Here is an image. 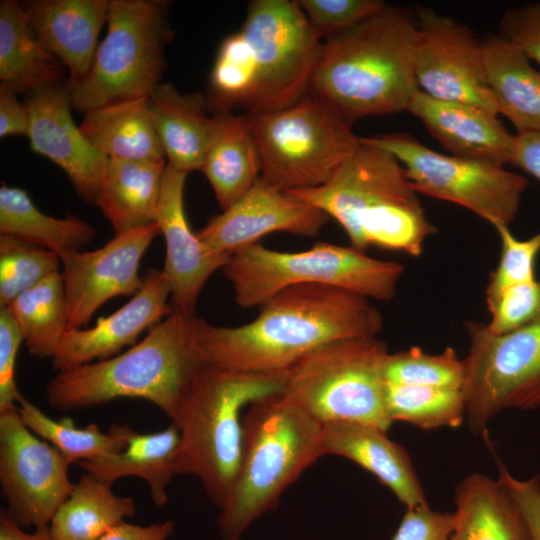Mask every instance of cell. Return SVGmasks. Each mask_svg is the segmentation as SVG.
Returning a JSON list of instances; mask_svg holds the SVG:
<instances>
[{
	"instance_id": "1",
	"label": "cell",
	"mask_w": 540,
	"mask_h": 540,
	"mask_svg": "<svg viewBox=\"0 0 540 540\" xmlns=\"http://www.w3.org/2000/svg\"><path fill=\"white\" fill-rule=\"evenodd\" d=\"M259 307L254 320L237 327L192 316L191 334L202 358L235 372L278 373L322 345L378 337L383 329L370 299L330 285H293Z\"/></svg>"
},
{
	"instance_id": "2",
	"label": "cell",
	"mask_w": 540,
	"mask_h": 540,
	"mask_svg": "<svg viewBox=\"0 0 540 540\" xmlns=\"http://www.w3.org/2000/svg\"><path fill=\"white\" fill-rule=\"evenodd\" d=\"M414 10L387 5L326 40L309 93L351 125L371 116L407 111L419 91Z\"/></svg>"
},
{
	"instance_id": "3",
	"label": "cell",
	"mask_w": 540,
	"mask_h": 540,
	"mask_svg": "<svg viewBox=\"0 0 540 540\" xmlns=\"http://www.w3.org/2000/svg\"><path fill=\"white\" fill-rule=\"evenodd\" d=\"M287 193L335 219L363 252L379 247L417 257L437 232L401 162L361 141L327 183Z\"/></svg>"
},
{
	"instance_id": "4",
	"label": "cell",
	"mask_w": 540,
	"mask_h": 540,
	"mask_svg": "<svg viewBox=\"0 0 540 540\" xmlns=\"http://www.w3.org/2000/svg\"><path fill=\"white\" fill-rule=\"evenodd\" d=\"M191 317L172 310L129 350L59 371L46 387L49 404L70 411L118 398H139L173 420L207 364L194 343Z\"/></svg>"
},
{
	"instance_id": "5",
	"label": "cell",
	"mask_w": 540,
	"mask_h": 540,
	"mask_svg": "<svg viewBox=\"0 0 540 540\" xmlns=\"http://www.w3.org/2000/svg\"><path fill=\"white\" fill-rule=\"evenodd\" d=\"M242 425L239 465L217 520L222 540H241L250 524L276 509L284 491L323 456L322 424L282 392L252 402Z\"/></svg>"
},
{
	"instance_id": "6",
	"label": "cell",
	"mask_w": 540,
	"mask_h": 540,
	"mask_svg": "<svg viewBox=\"0 0 540 540\" xmlns=\"http://www.w3.org/2000/svg\"><path fill=\"white\" fill-rule=\"evenodd\" d=\"M284 379L285 371L241 373L207 363L185 394L172 420L180 435L176 474L196 476L219 509L241 457L243 409L282 392Z\"/></svg>"
},
{
	"instance_id": "7",
	"label": "cell",
	"mask_w": 540,
	"mask_h": 540,
	"mask_svg": "<svg viewBox=\"0 0 540 540\" xmlns=\"http://www.w3.org/2000/svg\"><path fill=\"white\" fill-rule=\"evenodd\" d=\"M222 272L231 284L235 302L250 308L299 284L330 285L370 300L390 301L404 266L370 257L351 246L326 242L300 252L277 251L256 243L235 252Z\"/></svg>"
},
{
	"instance_id": "8",
	"label": "cell",
	"mask_w": 540,
	"mask_h": 540,
	"mask_svg": "<svg viewBox=\"0 0 540 540\" xmlns=\"http://www.w3.org/2000/svg\"><path fill=\"white\" fill-rule=\"evenodd\" d=\"M388 354L378 337L327 343L285 371L282 393L322 425L359 423L388 431Z\"/></svg>"
},
{
	"instance_id": "9",
	"label": "cell",
	"mask_w": 540,
	"mask_h": 540,
	"mask_svg": "<svg viewBox=\"0 0 540 540\" xmlns=\"http://www.w3.org/2000/svg\"><path fill=\"white\" fill-rule=\"evenodd\" d=\"M246 115L260 176L285 192L327 183L360 147L351 125L311 93L285 108Z\"/></svg>"
},
{
	"instance_id": "10",
	"label": "cell",
	"mask_w": 540,
	"mask_h": 540,
	"mask_svg": "<svg viewBox=\"0 0 540 540\" xmlns=\"http://www.w3.org/2000/svg\"><path fill=\"white\" fill-rule=\"evenodd\" d=\"M167 9L165 1L110 0L108 30L90 71L77 83L67 82L74 108L86 112L152 94L173 37Z\"/></svg>"
},
{
	"instance_id": "11",
	"label": "cell",
	"mask_w": 540,
	"mask_h": 540,
	"mask_svg": "<svg viewBox=\"0 0 540 540\" xmlns=\"http://www.w3.org/2000/svg\"><path fill=\"white\" fill-rule=\"evenodd\" d=\"M360 141L392 153L418 194L464 207L495 229L519 212L528 181L505 166L439 153L403 133Z\"/></svg>"
},
{
	"instance_id": "12",
	"label": "cell",
	"mask_w": 540,
	"mask_h": 540,
	"mask_svg": "<svg viewBox=\"0 0 540 540\" xmlns=\"http://www.w3.org/2000/svg\"><path fill=\"white\" fill-rule=\"evenodd\" d=\"M466 329V420L473 433L485 436L501 411L540 407V318L506 334H493L476 321Z\"/></svg>"
},
{
	"instance_id": "13",
	"label": "cell",
	"mask_w": 540,
	"mask_h": 540,
	"mask_svg": "<svg viewBox=\"0 0 540 540\" xmlns=\"http://www.w3.org/2000/svg\"><path fill=\"white\" fill-rule=\"evenodd\" d=\"M239 30L255 76L248 113L285 108L309 93L323 43L298 1H251Z\"/></svg>"
},
{
	"instance_id": "14",
	"label": "cell",
	"mask_w": 540,
	"mask_h": 540,
	"mask_svg": "<svg viewBox=\"0 0 540 540\" xmlns=\"http://www.w3.org/2000/svg\"><path fill=\"white\" fill-rule=\"evenodd\" d=\"M69 465L27 428L18 409L0 414V484L6 510L18 525H49L73 489Z\"/></svg>"
},
{
	"instance_id": "15",
	"label": "cell",
	"mask_w": 540,
	"mask_h": 540,
	"mask_svg": "<svg viewBox=\"0 0 540 540\" xmlns=\"http://www.w3.org/2000/svg\"><path fill=\"white\" fill-rule=\"evenodd\" d=\"M414 13L419 90L438 100L467 103L498 115L485 78L482 39L432 8L416 5Z\"/></svg>"
},
{
	"instance_id": "16",
	"label": "cell",
	"mask_w": 540,
	"mask_h": 540,
	"mask_svg": "<svg viewBox=\"0 0 540 540\" xmlns=\"http://www.w3.org/2000/svg\"><path fill=\"white\" fill-rule=\"evenodd\" d=\"M160 234L157 223L115 236L92 250L60 256L68 330L86 328L95 312L110 299L135 295L143 285L138 274L143 255Z\"/></svg>"
},
{
	"instance_id": "17",
	"label": "cell",
	"mask_w": 540,
	"mask_h": 540,
	"mask_svg": "<svg viewBox=\"0 0 540 540\" xmlns=\"http://www.w3.org/2000/svg\"><path fill=\"white\" fill-rule=\"evenodd\" d=\"M329 217L259 176L249 190L197 232L210 249L234 254L272 232L318 235Z\"/></svg>"
},
{
	"instance_id": "18",
	"label": "cell",
	"mask_w": 540,
	"mask_h": 540,
	"mask_svg": "<svg viewBox=\"0 0 540 540\" xmlns=\"http://www.w3.org/2000/svg\"><path fill=\"white\" fill-rule=\"evenodd\" d=\"M25 99L32 150L58 165L77 194L95 205L109 158L96 150L74 123L68 83L28 92Z\"/></svg>"
},
{
	"instance_id": "19",
	"label": "cell",
	"mask_w": 540,
	"mask_h": 540,
	"mask_svg": "<svg viewBox=\"0 0 540 540\" xmlns=\"http://www.w3.org/2000/svg\"><path fill=\"white\" fill-rule=\"evenodd\" d=\"M187 175L167 165L156 223L165 241L162 270L170 286L171 308L186 316H194L203 286L214 272L228 264L232 254L210 249L191 230L184 211Z\"/></svg>"
},
{
	"instance_id": "20",
	"label": "cell",
	"mask_w": 540,
	"mask_h": 540,
	"mask_svg": "<svg viewBox=\"0 0 540 540\" xmlns=\"http://www.w3.org/2000/svg\"><path fill=\"white\" fill-rule=\"evenodd\" d=\"M168 279L162 269H149L141 289L132 299L107 317H101L90 328L67 331L52 358L53 368L64 371L94 360L119 354L134 344L147 328H152L172 311Z\"/></svg>"
},
{
	"instance_id": "21",
	"label": "cell",
	"mask_w": 540,
	"mask_h": 540,
	"mask_svg": "<svg viewBox=\"0 0 540 540\" xmlns=\"http://www.w3.org/2000/svg\"><path fill=\"white\" fill-rule=\"evenodd\" d=\"M407 111L450 155L501 166L511 164L514 134L498 115L475 105L438 100L421 90Z\"/></svg>"
},
{
	"instance_id": "22",
	"label": "cell",
	"mask_w": 540,
	"mask_h": 540,
	"mask_svg": "<svg viewBox=\"0 0 540 540\" xmlns=\"http://www.w3.org/2000/svg\"><path fill=\"white\" fill-rule=\"evenodd\" d=\"M39 43L69 71L68 83L92 66L110 0H34L22 4Z\"/></svg>"
},
{
	"instance_id": "23",
	"label": "cell",
	"mask_w": 540,
	"mask_h": 540,
	"mask_svg": "<svg viewBox=\"0 0 540 540\" xmlns=\"http://www.w3.org/2000/svg\"><path fill=\"white\" fill-rule=\"evenodd\" d=\"M387 431L359 423L322 425L324 455L344 457L373 474L406 507L427 503L423 486L407 451Z\"/></svg>"
},
{
	"instance_id": "24",
	"label": "cell",
	"mask_w": 540,
	"mask_h": 540,
	"mask_svg": "<svg viewBox=\"0 0 540 540\" xmlns=\"http://www.w3.org/2000/svg\"><path fill=\"white\" fill-rule=\"evenodd\" d=\"M208 105L201 93H182L170 83H160L149 96L168 166L187 174L201 171L213 124Z\"/></svg>"
},
{
	"instance_id": "25",
	"label": "cell",
	"mask_w": 540,
	"mask_h": 540,
	"mask_svg": "<svg viewBox=\"0 0 540 540\" xmlns=\"http://www.w3.org/2000/svg\"><path fill=\"white\" fill-rule=\"evenodd\" d=\"M482 44L485 78L498 115L517 133L540 131V71L500 34L485 35Z\"/></svg>"
},
{
	"instance_id": "26",
	"label": "cell",
	"mask_w": 540,
	"mask_h": 540,
	"mask_svg": "<svg viewBox=\"0 0 540 540\" xmlns=\"http://www.w3.org/2000/svg\"><path fill=\"white\" fill-rule=\"evenodd\" d=\"M165 159L109 158L95 205L115 234L156 223Z\"/></svg>"
},
{
	"instance_id": "27",
	"label": "cell",
	"mask_w": 540,
	"mask_h": 540,
	"mask_svg": "<svg viewBox=\"0 0 540 540\" xmlns=\"http://www.w3.org/2000/svg\"><path fill=\"white\" fill-rule=\"evenodd\" d=\"M201 171L222 210L244 195L260 176V160L247 115L215 110Z\"/></svg>"
},
{
	"instance_id": "28",
	"label": "cell",
	"mask_w": 540,
	"mask_h": 540,
	"mask_svg": "<svg viewBox=\"0 0 540 540\" xmlns=\"http://www.w3.org/2000/svg\"><path fill=\"white\" fill-rule=\"evenodd\" d=\"M179 431L172 422L167 428L142 434L128 426L127 444L120 452L77 464L96 479L113 484L125 476L144 479L155 505L168 501L167 486L176 474V453Z\"/></svg>"
},
{
	"instance_id": "29",
	"label": "cell",
	"mask_w": 540,
	"mask_h": 540,
	"mask_svg": "<svg viewBox=\"0 0 540 540\" xmlns=\"http://www.w3.org/2000/svg\"><path fill=\"white\" fill-rule=\"evenodd\" d=\"M456 524L451 540H531L509 492L497 480L472 473L455 488Z\"/></svg>"
},
{
	"instance_id": "30",
	"label": "cell",
	"mask_w": 540,
	"mask_h": 540,
	"mask_svg": "<svg viewBox=\"0 0 540 540\" xmlns=\"http://www.w3.org/2000/svg\"><path fill=\"white\" fill-rule=\"evenodd\" d=\"M66 67L36 38L22 4L0 2V85L28 93L61 82Z\"/></svg>"
},
{
	"instance_id": "31",
	"label": "cell",
	"mask_w": 540,
	"mask_h": 540,
	"mask_svg": "<svg viewBox=\"0 0 540 540\" xmlns=\"http://www.w3.org/2000/svg\"><path fill=\"white\" fill-rule=\"evenodd\" d=\"M79 127L92 146L108 158H166L152 120L149 97L86 111Z\"/></svg>"
},
{
	"instance_id": "32",
	"label": "cell",
	"mask_w": 540,
	"mask_h": 540,
	"mask_svg": "<svg viewBox=\"0 0 540 540\" xmlns=\"http://www.w3.org/2000/svg\"><path fill=\"white\" fill-rule=\"evenodd\" d=\"M135 514L131 497L116 495L111 484L82 474L49 523L53 540H99Z\"/></svg>"
},
{
	"instance_id": "33",
	"label": "cell",
	"mask_w": 540,
	"mask_h": 540,
	"mask_svg": "<svg viewBox=\"0 0 540 540\" xmlns=\"http://www.w3.org/2000/svg\"><path fill=\"white\" fill-rule=\"evenodd\" d=\"M0 233L49 250L59 257L81 250L95 236L86 221L67 215L55 218L41 212L22 189L3 184L0 187Z\"/></svg>"
},
{
	"instance_id": "34",
	"label": "cell",
	"mask_w": 540,
	"mask_h": 540,
	"mask_svg": "<svg viewBox=\"0 0 540 540\" xmlns=\"http://www.w3.org/2000/svg\"><path fill=\"white\" fill-rule=\"evenodd\" d=\"M34 357L53 358L68 330V314L61 272L20 294L7 306Z\"/></svg>"
},
{
	"instance_id": "35",
	"label": "cell",
	"mask_w": 540,
	"mask_h": 540,
	"mask_svg": "<svg viewBox=\"0 0 540 540\" xmlns=\"http://www.w3.org/2000/svg\"><path fill=\"white\" fill-rule=\"evenodd\" d=\"M17 405L27 428L57 448L70 464L120 452L127 444V425L114 424L104 433L96 424L78 428L69 417L53 420L23 396Z\"/></svg>"
},
{
	"instance_id": "36",
	"label": "cell",
	"mask_w": 540,
	"mask_h": 540,
	"mask_svg": "<svg viewBox=\"0 0 540 540\" xmlns=\"http://www.w3.org/2000/svg\"><path fill=\"white\" fill-rule=\"evenodd\" d=\"M386 404L393 423L403 421L425 430L456 428L466 418L462 389L387 384Z\"/></svg>"
},
{
	"instance_id": "37",
	"label": "cell",
	"mask_w": 540,
	"mask_h": 540,
	"mask_svg": "<svg viewBox=\"0 0 540 540\" xmlns=\"http://www.w3.org/2000/svg\"><path fill=\"white\" fill-rule=\"evenodd\" d=\"M387 384L462 389L465 362L452 347L429 354L419 347L389 353L384 366Z\"/></svg>"
},
{
	"instance_id": "38",
	"label": "cell",
	"mask_w": 540,
	"mask_h": 540,
	"mask_svg": "<svg viewBox=\"0 0 540 540\" xmlns=\"http://www.w3.org/2000/svg\"><path fill=\"white\" fill-rule=\"evenodd\" d=\"M60 257L21 239L0 235V307L51 275L61 272Z\"/></svg>"
},
{
	"instance_id": "39",
	"label": "cell",
	"mask_w": 540,
	"mask_h": 540,
	"mask_svg": "<svg viewBox=\"0 0 540 540\" xmlns=\"http://www.w3.org/2000/svg\"><path fill=\"white\" fill-rule=\"evenodd\" d=\"M496 231L501 244L500 258L490 274L485 300L506 286L536 279L535 263L540 253V232L521 240L514 236L509 226H499Z\"/></svg>"
},
{
	"instance_id": "40",
	"label": "cell",
	"mask_w": 540,
	"mask_h": 540,
	"mask_svg": "<svg viewBox=\"0 0 540 540\" xmlns=\"http://www.w3.org/2000/svg\"><path fill=\"white\" fill-rule=\"evenodd\" d=\"M490 313L487 329L506 334L540 318V279L509 285L486 299Z\"/></svg>"
},
{
	"instance_id": "41",
	"label": "cell",
	"mask_w": 540,
	"mask_h": 540,
	"mask_svg": "<svg viewBox=\"0 0 540 540\" xmlns=\"http://www.w3.org/2000/svg\"><path fill=\"white\" fill-rule=\"evenodd\" d=\"M310 25L322 39H330L382 11L380 0H299Z\"/></svg>"
},
{
	"instance_id": "42",
	"label": "cell",
	"mask_w": 540,
	"mask_h": 540,
	"mask_svg": "<svg viewBox=\"0 0 540 540\" xmlns=\"http://www.w3.org/2000/svg\"><path fill=\"white\" fill-rule=\"evenodd\" d=\"M22 333L6 307H0V414L18 409L21 398L16 380L15 364Z\"/></svg>"
},
{
	"instance_id": "43",
	"label": "cell",
	"mask_w": 540,
	"mask_h": 540,
	"mask_svg": "<svg viewBox=\"0 0 540 540\" xmlns=\"http://www.w3.org/2000/svg\"><path fill=\"white\" fill-rule=\"evenodd\" d=\"M454 512L432 510L428 503L406 507L392 540H451Z\"/></svg>"
},
{
	"instance_id": "44",
	"label": "cell",
	"mask_w": 540,
	"mask_h": 540,
	"mask_svg": "<svg viewBox=\"0 0 540 540\" xmlns=\"http://www.w3.org/2000/svg\"><path fill=\"white\" fill-rule=\"evenodd\" d=\"M499 34L540 66V1L506 10L500 19Z\"/></svg>"
},
{
	"instance_id": "45",
	"label": "cell",
	"mask_w": 540,
	"mask_h": 540,
	"mask_svg": "<svg viewBox=\"0 0 540 540\" xmlns=\"http://www.w3.org/2000/svg\"><path fill=\"white\" fill-rule=\"evenodd\" d=\"M499 479L515 502L531 540H540V475L518 479L500 464Z\"/></svg>"
},
{
	"instance_id": "46",
	"label": "cell",
	"mask_w": 540,
	"mask_h": 540,
	"mask_svg": "<svg viewBox=\"0 0 540 540\" xmlns=\"http://www.w3.org/2000/svg\"><path fill=\"white\" fill-rule=\"evenodd\" d=\"M18 93L0 85V136H28L30 112L25 102L18 100Z\"/></svg>"
},
{
	"instance_id": "47",
	"label": "cell",
	"mask_w": 540,
	"mask_h": 540,
	"mask_svg": "<svg viewBox=\"0 0 540 540\" xmlns=\"http://www.w3.org/2000/svg\"><path fill=\"white\" fill-rule=\"evenodd\" d=\"M511 165L540 181V131L514 134Z\"/></svg>"
},
{
	"instance_id": "48",
	"label": "cell",
	"mask_w": 540,
	"mask_h": 540,
	"mask_svg": "<svg viewBox=\"0 0 540 540\" xmlns=\"http://www.w3.org/2000/svg\"><path fill=\"white\" fill-rule=\"evenodd\" d=\"M174 531V523L166 520L162 523L141 526L122 521L99 540H167Z\"/></svg>"
},
{
	"instance_id": "49",
	"label": "cell",
	"mask_w": 540,
	"mask_h": 540,
	"mask_svg": "<svg viewBox=\"0 0 540 540\" xmlns=\"http://www.w3.org/2000/svg\"><path fill=\"white\" fill-rule=\"evenodd\" d=\"M0 540H53L49 525L36 528L33 533H27L9 515L6 509L0 511Z\"/></svg>"
}]
</instances>
